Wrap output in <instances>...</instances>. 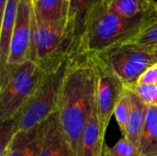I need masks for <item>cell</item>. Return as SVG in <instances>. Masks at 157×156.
<instances>
[{"label": "cell", "instance_id": "obj_9", "mask_svg": "<svg viewBox=\"0 0 157 156\" xmlns=\"http://www.w3.org/2000/svg\"><path fill=\"white\" fill-rule=\"evenodd\" d=\"M39 156H68L60 130L57 112L42 123Z\"/></svg>", "mask_w": 157, "mask_h": 156}, {"label": "cell", "instance_id": "obj_4", "mask_svg": "<svg viewBox=\"0 0 157 156\" xmlns=\"http://www.w3.org/2000/svg\"><path fill=\"white\" fill-rule=\"evenodd\" d=\"M45 74L46 71L32 60L6 66L0 73L1 123L17 117L33 96Z\"/></svg>", "mask_w": 157, "mask_h": 156}, {"label": "cell", "instance_id": "obj_12", "mask_svg": "<svg viewBox=\"0 0 157 156\" xmlns=\"http://www.w3.org/2000/svg\"><path fill=\"white\" fill-rule=\"evenodd\" d=\"M130 93L132 101L131 115L127 126L126 135L123 138L127 139L132 144H133L138 149L141 134L145 121L147 106L132 92L130 91Z\"/></svg>", "mask_w": 157, "mask_h": 156}, {"label": "cell", "instance_id": "obj_1", "mask_svg": "<svg viewBox=\"0 0 157 156\" xmlns=\"http://www.w3.org/2000/svg\"><path fill=\"white\" fill-rule=\"evenodd\" d=\"M96 108V77L89 56L78 51L66 73L57 108L68 156H81L83 137Z\"/></svg>", "mask_w": 157, "mask_h": 156}, {"label": "cell", "instance_id": "obj_20", "mask_svg": "<svg viewBox=\"0 0 157 156\" xmlns=\"http://www.w3.org/2000/svg\"><path fill=\"white\" fill-rule=\"evenodd\" d=\"M103 156H138V149L127 139L122 137L112 147L108 146L106 143Z\"/></svg>", "mask_w": 157, "mask_h": 156}, {"label": "cell", "instance_id": "obj_22", "mask_svg": "<svg viewBox=\"0 0 157 156\" xmlns=\"http://www.w3.org/2000/svg\"><path fill=\"white\" fill-rule=\"evenodd\" d=\"M6 3H7V0H0V14H1V17H2V15H3V13L5 11Z\"/></svg>", "mask_w": 157, "mask_h": 156}, {"label": "cell", "instance_id": "obj_13", "mask_svg": "<svg viewBox=\"0 0 157 156\" xmlns=\"http://www.w3.org/2000/svg\"><path fill=\"white\" fill-rule=\"evenodd\" d=\"M105 139L102 138L95 108L86 125L82 144L81 156H103Z\"/></svg>", "mask_w": 157, "mask_h": 156}, {"label": "cell", "instance_id": "obj_14", "mask_svg": "<svg viewBox=\"0 0 157 156\" xmlns=\"http://www.w3.org/2000/svg\"><path fill=\"white\" fill-rule=\"evenodd\" d=\"M102 6L109 12L122 16L134 17L156 6L155 0H101Z\"/></svg>", "mask_w": 157, "mask_h": 156}, {"label": "cell", "instance_id": "obj_19", "mask_svg": "<svg viewBox=\"0 0 157 156\" xmlns=\"http://www.w3.org/2000/svg\"><path fill=\"white\" fill-rule=\"evenodd\" d=\"M125 87L136 95L146 106L157 107V85L133 84Z\"/></svg>", "mask_w": 157, "mask_h": 156}, {"label": "cell", "instance_id": "obj_27", "mask_svg": "<svg viewBox=\"0 0 157 156\" xmlns=\"http://www.w3.org/2000/svg\"><path fill=\"white\" fill-rule=\"evenodd\" d=\"M29 1H30V0H29Z\"/></svg>", "mask_w": 157, "mask_h": 156}, {"label": "cell", "instance_id": "obj_6", "mask_svg": "<svg viewBox=\"0 0 157 156\" xmlns=\"http://www.w3.org/2000/svg\"><path fill=\"white\" fill-rule=\"evenodd\" d=\"M86 53V52H85ZM94 67L96 77V109L100 134L105 139L106 132L115 107L126 90L125 85L96 53H86Z\"/></svg>", "mask_w": 157, "mask_h": 156}, {"label": "cell", "instance_id": "obj_2", "mask_svg": "<svg viewBox=\"0 0 157 156\" xmlns=\"http://www.w3.org/2000/svg\"><path fill=\"white\" fill-rule=\"evenodd\" d=\"M155 20L157 4L145 13L122 17L108 11L99 2L86 18L80 37L79 51L95 53L120 45Z\"/></svg>", "mask_w": 157, "mask_h": 156}, {"label": "cell", "instance_id": "obj_3", "mask_svg": "<svg viewBox=\"0 0 157 156\" xmlns=\"http://www.w3.org/2000/svg\"><path fill=\"white\" fill-rule=\"evenodd\" d=\"M77 52L46 71L44 78L28 103L14 120L6 121L10 124L13 134L18 131H29L39 127L57 111L66 73Z\"/></svg>", "mask_w": 157, "mask_h": 156}, {"label": "cell", "instance_id": "obj_10", "mask_svg": "<svg viewBox=\"0 0 157 156\" xmlns=\"http://www.w3.org/2000/svg\"><path fill=\"white\" fill-rule=\"evenodd\" d=\"M21 0H7L5 11L1 17V32H0V73L6 66L12 35L17 16L18 5Z\"/></svg>", "mask_w": 157, "mask_h": 156}, {"label": "cell", "instance_id": "obj_17", "mask_svg": "<svg viewBox=\"0 0 157 156\" xmlns=\"http://www.w3.org/2000/svg\"><path fill=\"white\" fill-rule=\"evenodd\" d=\"M121 44L133 45L141 48L152 50L157 47V20L154 21L136 35L130 38ZM121 45V44H120Z\"/></svg>", "mask_w": 157, "mask_h": 156}, {"label": "cell", "instance_id": "obj_26", "mask_svg": "<svg viewBox=\"0 0 157 156\" xmlns=\"http://www.w3.org/2000/svg\"><path fill=\"white\" fill-rule=\"evenodd\" d=\"M155 66H156V67H157V63H155Z\"/></svg>", "mask_w": 157, "mask_h": 156}, {"label": "cell", "instance_id": "obj_8", "mask_svg": "<svg viewBox=\"0 0 157 156\" xmlns=\"http://www.w3.org/2000/svg\"><path fill=\"white\" fill-rule=\"evenodd\" d=\"M42 124L29 131H18L1 148V156H39Z\"/></svg>", "mask_w": 157, "mask_h": 156}, {"label": "cell", "instance_id": "obj_23", "mask_svg": "<svg viewBox=\"0 0 157 156\" xmlns=\"http://www.w3.org/2000/svg\"><path fill=\"white\" fill-rule=\"evenodd\" d=\"M151 51H153V52H154V53L155 54V56L157 57V47H156V48H154V49H152Z\"/></svg>", "mask_w": 157, "mask_h": 156}, {"label": "cell", "instance_id": "obj_15", "mask_svg": "<svg viewBox=\"0 0 157 156\" xmlns=\"http://www.w3.org/2000/svg\"><path fill=\"white\" fill-rule=\"evenodd\" d=\"M31 5L34 18L40 22H56L67 16L65 0H36Z\"/></svg>", "mask_w": 157, "mask_h": 156}, {"label": "cell", "instance_id": "obj_16", "mask_svg": "<svg viewBox=\"0 0 157 156\" xmlns=\"http://www.w3.org/2000/svg\"><path fill=\"white\" fill-rule=\"evenodd\" d=\"M100 1L101 0H70L68 3L67 17L79 41L87 17Z\"/></svg>", "mask_w": 157, "mask_h": 156}, {"label": "cell", "instance_id": "obj_21", "mask_svg": "<svg viewBox=\"0 0 157 156\" xmlns=\"http://www.w3.org/2000/svg\"><path fill=\"white\" fill-rule=\"evenodd\" d=\"M136 84L141 85H157V67L155 65L144 71L139 77Z\"/></svg>", "mask_w": 157, "mask_h": 156}, {"label": "cell", "instance_id": "obj_7", "mask_svg": "<svg viewBox=\"0 0 157 156\" xmlns=\"http://www.w3.org/2000/svg\"><path fill=\"white\" fill-rule=\"evenodd\" d=\"M32 21L33 13L31 2L29 0H21L18 5L6 66L17 65L30 60Z\"/></svg>", "mask_w": 157, "mask_h": 156}, {"label": "cell", "instance_id": "obj_11", "mask_svg": "<svg viewBox=\"0 0 157 156\" xmlns=\"http://www.w3.org/2000/svg\"><path fill=\"white\" fill-rule=\"evenodd\" d=\"M138 156H157V107L147 106L138 146Z\"/></svg>", "mask_w": 157, "mask_h": 156}, {"label": "cell", "instance_id": "obj_5", "mask_svg": "<svg viewBox=\"0 0 157 156\" xmlns=\"http://www.w3.org/2000/svg\"><path fill=\"white\" fill-rule=\"evenodd\" d=\"M95 53L125 86L136 84L142 74L157 63L151 50L133 45L121 44Z\"/></svg>", "mask_w": 157, "mask_h": 156}, {"label": "cell", "instance_id": "obj_24", "mask_svg": "<svg viewBox=\"0 0 157 156\" xmlns=\"http://www.w3.org/2000/svg\"><path fill=\"white\" fill-rule=\"evenodd\" d=\"M65 2H66V3H67V5H68V3L70 2V0H65Z\"/></svg>", "mask_w": 157, "mask_h": 156}, {"label": "cell", "instance_id": "obj_18", "mask_svg": "<svg viewBox=\"0 0 157 156\" xmlns=\"http://www.w3.org/2000/svg\"><path fill=\"white\" fill-rule=\"evenodd\" d=\"M131 108H132L131 93L126 88L125 92L118 101L114 110V117L118 123L120 131L122 134V137H125L126 135L127 126L131 115Z\"/></svg>", "mask_w": 157, "mask_h": 156}, {"label": "cell", "instance_id": "obj_25", "mask_svg": "<svg viewBox=\"0 0 157 156\" xmlns=\"http://www.w3.org/2000/svg\"><path fill=\"white\" fill-rule=\"evenodd\" d=\"M35 1H36V0H30V2H31V3H33V2H35Z\"/></svg>", "mask_w": 157, "mask_h": 156}]
</instances>
